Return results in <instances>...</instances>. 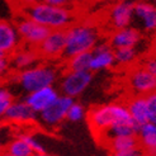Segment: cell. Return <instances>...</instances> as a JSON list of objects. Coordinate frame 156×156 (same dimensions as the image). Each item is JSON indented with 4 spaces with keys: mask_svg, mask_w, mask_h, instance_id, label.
I'll return each instance as SVG.
<instances>
[{
    "mask_svg": "<svg viewBox=\"0 0 156 156\" xmlns=\"http://www.w3.org/2000/svg\"><path fill=\"white\" fill-rule=\"evenodd\" d=\"M142 33L137 27H124L119 29H113L112 34L109 36L108 43L113 48L122 47H137L141 43Z\"/></svg>",
    "mask_w": 156,
    "mask_h": 156,
    "instance_id": "15",
    "label": "cell"
},
{
    "mask_svg": "<svg viewBox=\"0 0 156 156\" xmlns=\"http://www.w3.org/2000/svg\"><path fill=\"white\" fill-rule=\"evenodd\" d=\"M126 107L128 109V113L131 115L132 121H133L137 126L149 122L147 118V105L145 95H133L129 97L126 102Z\"/></svg>",
    "mask_w": 156,
    "mask_h": 156,
    "instance_id": "20",
    "label": "cell"
},
{
    "mask_svg": "<svg viewBox=\"0 0 156 156\" xmlns=\"http://www.w3.org/2000/svg\"><path fill=\"white\" fill-rule=\"evenodd\" d=\"M66 46L65 29H52L48 36L37 47L40 57L47 61H53L64 57Z\"/></svg>",
    "mask_w": 156,
    "mask_h": 156,
    "instance_id": "9",
    "label": "cell"
},
{
    "mask_svg": "<svg viewBox=\"0 0 156 156\" xmlns=\"http://www.w3.org/2000/svg\"><path fill=\"white\" fill-rule=\"evenodd\" d=\"M60 95V91L53 87V85H48V87H43L41 89H37L32 93L26 94V103L33 109V111L38 114L42 112L44 108H47L51 103H53Z\"/></svg>",
    "mask_w": 156,
    "mask_h": 156,
    "instance_id": "16",
    "label": "cell"
},
{
    "mask_svg": "<svg viewBox=\"0 0 156 156\" xmlns=\"http://www.w3.org/2000/svg\"><path fill=\"white\" fill-rule=\"evenodd\" d=\"M138 146L146 155H156V124L146 122L137 128Z\"/></svg>",
    "mask_w": 156,
    "mask_h": 156,
    "instance_id": "19",
    "label": "cell"
},
{
    "mask_svg": "<svg viewBox=\"0 0 156 156\" xmlns=\"http://www.w3.org/2000/svg\"><path fill=\"white\" fill-rule=\"evenodd\" d=\"M144 66L156 77V57H152V58L146 60V62L144 64Z\"/></svg>",
    "mask_w": 156,
    "mask_h": 156,
    "instance_id": "29",
    "label": "cell"
},
{
    "mask_svg": "<svg viewBox=\"0 0 156 156\" xmlns=\"http://www.w3.org/2000/svg\"><path fill=\"white\" fill-rule=\"evenodd\" d=\"M133 22L144 32L156 30V5L147 0H136L133 3Z\"/></svg>",
    "mask_w": 156,
    "mask_h": 156,
    "instance_id": "11",
    "label": "cell"
},
{
    "mask_svg": "<svg viewBox=\"0 0 156 156\" xmlns=\"http://www.w3.org/2000/svg\"><path fill=\"white\" fill-rule=\"evenodd\" d=\"M2 152H3V145L0 144V154H2Z\"/></svg>",
    "mask_w": 156,
    "mask_h": 156,
    "instance_id": "32",
    "label": "cell"
},
{
    "mask_svg": "<svg viewBox=\"0 0 156 156\" xmlns=\"http://www.w3.org/2000/svg\"><path fill=\"white\" fill-rule=\"evenodd\" d=\"M91 51L79 52L73 56L66 57V69L67 70H90Z\"/></svg>",
    "mask_w": 156,
    "mask_h": 156,
    "instance_id": "23",
    "label": "cell"
},
{
    "mask_svg": "<svg viewBox=\"0 0 156 156\" xmlns=\"http://www.w3.org/2000/svg\"><path fill=\"white\" fill-rule=\"evenodd\" d=\"M115 65L114 61V48L107 42L99 41L91 50L90 71L97 73L100 70L111 69Z\"/></svg>",
    "mask_w": 156,
    "mask_h": 156,
    "instance_id": "14",
    "label": "cell"
},
{
    "mask_svg": "<svg viewBox=\"0 0 156 156\" xmlns=\"http://www.w3.org/2000/svg\"><path fill=\"white\" fill-rule=\"evenodd\" d=\"M2 56H5V55H4V53H2V52H0V57H2Z\"/></svg>",
    "mask_w": 156,
    "mask_h": 156,
    "instance_id": "33",
    "label": "cell"
},
{
    "mask_svg": "<svg viewBox=\"0 0 156 156\" xmlns=\"http://www.w3.org/2000/svg\"><path fill=\"white\" fill-rule=\"evenodd\" d=\"M23 136L26 137L27 142L29 144L30 149L33 150L34 155H47V150H46V147L43 146V144L37 137H34L32 135H23Z\"/></svg>",
    "mask_w": 156,
    "mask_h": 156,
    "instance_id": "26",
    "label": "cell"
},
{
    "mask_svg": "<svg viewBox=\"0 0 156 156\" xmlns=\"http://www.w3.org/2000/svg\"><path fill=\"white\" fill-rule=\"evenodd\" d=\"M14 84L26 94L43 87L53 85L58 79L57 70L50 64H36L28 69L15 71Z\"/></svg>",
    "mask_w": 156,
    "mask_h": 156,
    "instance_id": "3",
    "label": "cell"
},
{
    "mask_svg": "<svg viewBox=\"0 0 156 156\" xmlns=\"http://www.w3.org/2000/svg\"><path fill=\"white\" fill-rule=\"evenodd\" d=\"M38 114L26 103V100H13L6 109L3 121L8 123L26 124L36 122Z\"/></svg>",
    "mask_w": 156,
    "mask_h": 156,
    "instance_id": "13",
    "label": "cell"
},
{
    "mask_svg": "<svg viewBox=\"0 0 156 156\" xmlns=\"http://www.w3.org/2000/svg\"><path fill=\"white\" fill-rule=\"evenodd\" d=\"M15 27H17L19 37L24 46L33 48H37L41 44V42L48 36L51 30L46 26L26 17V15H23L20 19L17 20Z\"/></svg>",
    "mask_w": 156,
    "mask_h": 156,
    "instance_id": "7",
    "label": "cell"
},
{
    "mask_svg": "<svg viewBox=\"0 0 156 156\" xmlns=\"http://www.w3.org/2000/svg\"><path fill=\"white\" fill-rule=\"evenodd\" d=\"M4 152L9 156H32L33 150L30 149L29 144L27 142V140L24 136H20L18 138H14L13 141L9 142V145L6 146V149Z\"/></svg>",
    "mask_w": 156,
    "mask_h": 156,
    "instance_id": "21",
    "label": "cell"
},
{
    "mask_svg": "<svg viewBox=\"0 0 156 156\" xmlns=\"http://www.w3.org/2000/svg\"><path fill=\"white\" fill-rule=\"evenodd\" d=\"M12 2H15V0H12Z\"/></svg>",
    "mask_w": 156,
    "mask_h": 156,
    "instance_id": "35",
    "label": "cell"
},
{
    "mask_svg": "<svg viewBox=\"0 0 156 156\" xmlns=\"http://www.w3.org/2000/svg\"><path fill=\"white\" fill-rule=\"evenodd\" d=\"M127 84L133 95H147L156 91V77L144 65L129 69Z\"/></svg>",
    "mask_w": 156,
    "mask_h": 156,
    "instance_id": "8",
    "label": "cell"
},
{
    "mask_svg": "<svg viewBox=\"0 0 156 156\" xmlns=\"http://www.w3.org/2000/svg\"><path fill=\"white\" fill-rule=\"evenodd\" d=\"M66 46L64 57H70L75 53L91 51L100 41L98 29L89 23H76L65 29Z\"/></svg>",
    "mask_w": 156,
    "mask_h": 156,
    "instance_id": "4",
    "label": "cell"
},
{
    "mask_svg": "<svg viewBox=\"0 0 156 156\" xmlns=\"http://www.w3.org/2000/svg\"><path fill=\"white\" fill-rule=\"evenodd\" d=\"M23 15L33 19L47 28L52 29H66L74 23V13L71 8L67 6H55L47 3L38 2L30 6L20 8Z\"/></svg>",
    "mask_w": 156,
    "mask_h": 156,
    "instance_id": "1",
    "label": "cell"
},
{
    "mask_svg": "<svg viewBox=\"0 0 156 156\" xmlns=\"http://www.w3.org/2000/svg\"><path fill=\"white\" fill-rule=\"evenodd\" d=\"M85 117H87V109L84 108V105L77 102H74L67 111L66 119H69L70 122H80Z\"/></svg>",
    "mask_w": 156,
    "mask_h": 156,
    "instance_id": "24",
    "label": "cell"
},
{
    "mask_svg": "<svg viewBox=\"0 0 156 156\" xmlns=\"http://www.w3.org/2000/svg\"><path fill=\"white\" fill-rule=\"evenodd\" d=\"M10 70V60L8 56L0 57V81H3L4 77L9 74Z\"/></svg>",
    "mask_w": 156,
    "mask_h": 156,
    "instance_id": "27",
    "label": "cell"
},
{
    "mask_svg": "<svg viewBox=\"0 0 156 156\" xmlns=\"http://www.w3.org/2000/svg\"><path fill=\"white\" fill-rule=\"evenodd\" d=\"M137 60V50L136 47H122L114 48V61L115 65L121 67L133 66Z\"/></svg>",
    "mask_w": 156,
    "mask_h": 156,
    "instance_id": "22",
    "label": "cell"
},
{
    "mask_svg": "<svg viewBox=\"0 0 156 156\" xmlns=\"http://www.w3.org/2000/svg\"><path fill=\"white\" fill-rule=\"evenodd\" d=\"M117 2H118V0H117Z\"/></svg>",
    "mask_w": 156,
    "mask_h": 156,
    "instance_id": "36",
    "label": "cell"
},
{
    "mask_svg": "<svg viewBox=\"0 0 156 156\" xmlns=\"http://www.w3.org/2000/svg\"><path fill=\"white\" fill-rule=\"evenodd\" d=\"M108 151L115 156H141L142 150L138 146L136 135L132 136H115L103 141Z\"/></svg>",
    "mask_w": 156,
    "mask_h": 156,
    "instance_id": "10",
    "label": "cell"
},
{
    "mask_svg": "<svg viewBox=\"0 0 156 156\" xmlns=\"http://www.w3.org/2000/svg\"><path fill=\"white\" fill-rule=\"evenodd\" d=\"M133 22V2L118 0L108 12V23L113 29L124 28Z\"/></svg>",
    "mask_w": 156,
    "mask_h": 156,
    "instance_id": "12",
    "label": "cell"
},
{
    "mask_svg": "<svg viewBox=\"0 0 156 156\" xmlns=\"http://www.w3.org/2000/svg\"><path fill=\"white\" fill-rule=\"evenodd\" d=\"M38 2H41V0H15V3L18 4L19 6V9L20 8H26V6H30V5H33Z\"/></svg>",
    "mask_w": 156,
    "mask_h": 156,
    "instance_id": "31",
    "label": "cell"
},
{
    "mask_svg": "<svg viewBox=\"0 0 156 156\" xmlns=\"http://www.w3.org/2000/svg\"><path fill=\"white\" fill-rule=\"evenodd\" d=\"M22 46V40L13 23L0 20V52L9 57Z\"/></svg>",
    "mask_w": 156,
    "mask_h": 156,
    "instance_id": "17",
    "label": "cell"
},
{
    "mask_svg": "<svg viewBox=\"0 0 156 156\" xmlns=\"http://www.w3.org/2000/svg\"><path fill=\"white\" fill-rule=\"evenodd\" d=\"M91 80L93 71L90 70H66L60 80V91L75 99L88 89Z\"/></svg>",
    "mask_w": 156,
    "mask_h": 156,
    "instance_id": "6",
    "label": "cell"
},
{
    "mask_svg": "<svg viewBox=\"0 0 156 156\" xmlns=\"http://www.w3.org/2000/svg\"><path fill=\"white\" fill-rule=\"evenodd\" d=\"M41 2L55 6H67V8H70L73 4V0H41Z\"/></svg>",
    "mask_w": 156,
    "mask_h": 156,
    "instance_id": "28",
    "label": "cell"
},
{
    "mask_svg": "<svg viewBox=\"0 0 156 156\" xmlns=\"http://www.w3.org/2000/svg\"><path fill=\"white\" fill-rule=\"evenodd\" d=\"M75 102V99L64 94H60L53 103H51L47 108L38 113V121L43 127L53 129L58 127L60 124L66 119L67 111L70 105Z\"/></svg>",
    "mask_w": 156,
    "mask_h": 156,
    "instance_id": "5",
    "label": "cell"
},
{
    "mask_svg": "<svg viewBox=\"0 0 156 156\" xmlns=\"http://www.w3.org/2000/svg\"><path fill=\"white\" fill-rule=\"evenodd\" d=\"M146 105H147V118L149 122L156 124V91L145 95Z\"/></svg>",
    "mask_w": 156,
    "mask_h": 156,
    "instance_id": "25",
    "label": "cell"
},
{
    "mask_svg": "<svg viewBox=\"0 0 156 156\" xmlns=\"http://www.w3.org/2000/svg\"><path fill=\"white\" fill-rule=\"evenodd\" d=\"M9 60H10V67H13L15 71H20V70L28 69L38 64L41 57L37 48L28 47V46H20L17 51L10 55Z\"/></svg>",
    "mask_w": 156,
    "mask_h": 156,
    "instance_id": "18",
    "label": "cell"
},
{
    "mask_svg": "<svg viewBox=\"0 0 156 156\" xmlns=\"http://www.w3.org/2000/svg\"><path fill=\"white\" fill-rule=\"evenodd\" d=\"M13 100L14 99H0V119H3L8 107H9V104L13 102Z\"/></svg>",
    "mask_w": 156,
    "mask_h": 156,
    "instance_id": "30",
    "label": "cell"
},
{
    "mask_svg": "<svg viewBox=\"0 0 156 156\" xmlns=\"http://www.w3.org/2000/svg\"><path fill=\"white\" fill-rule=\"evenodd\" d=\"M151 2H152V3H154V4L156 5V0H151Z\"/></svg>",
    "mask_w": 156,
    "mask_h": 156,
    "instance_id": "34",
    "label": "cell"
},
{
    "mask_svg": "<svg viewBox=\"0 0 156 156\" xmlns=\"http://www.w3.org/2000/svg\"><path fill=\"white\" fill-rule=\"evenodd\" d=\"M88 124L95 136H102L104 132L117 123L132 122L126 104H105L93 107L87 112Z\"/></svg>",
    "mask_w": 156,
    "mask_h": 156,
    "instance_id": "2",
    "label": "cell"
}]
</instances>
